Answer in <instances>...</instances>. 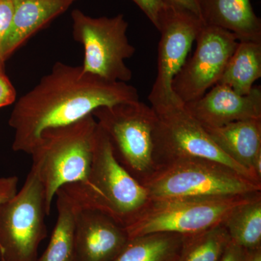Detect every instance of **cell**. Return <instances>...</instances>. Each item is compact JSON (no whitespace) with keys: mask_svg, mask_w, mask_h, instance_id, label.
<instances>
[{"mask_svg":"<svg viewBox=\"0 0 261 261\" xmlns=\"http://www.w3.org/2000/svg\"><path fill=\"white\" fill-rule=\"evenodd\" d=\"M261 77V42L241 41L216 84L229 87L241 95L248 94Z\"/></svg>","mask_w":261,"mask_h":261,"instance_id":"17","label":"cell"},{"mask_svg":"<svg viewBox=\"0 0 261 261\" xmlns=\"http://www.w3.org/2000/svg\"><path fill=\"white\" fill-rule=\"evenodd\" d=\"M92 116L107 135L118 162L143 185L155 171L153 108L138 100L99 108Z\"/></svg>","mask_w":261,"mask_h":261,"instance_id":"5","label":"cell"},{"mask_svg":"<svg viewBox=\"0 0 261 261\" xmlns=\"http://www.w3.org/2000/svg\"><path fill=\"white\" fill-rule=\"evenodd\" d=\"M16 100V90L4 70H0V108L6 107Z\"/></svg>","mask_w":261,"mask_h":261,"instance_id":"24","label":"cell"},{"mask_svg":"<svg viewBox=\"0 0 261 261\" xmlns=\"http://www.w3.org/2000/svg\"><path fill=\"white\" fill-rule=\"evenodd\" d=\"M47 216L44 187L31 168L23 187L0 205V261H37Z\"/></svg>","mask_w":261,"mask_h":261,"instance_id":"7","label":"cell"},{"mask_svg":"<svg viewBox=\"0 0 261 261\" xmlns=\"http://www.w3.org/2000/svg\"><path fill=\"white\" fill-rule=\"evenodd\" d=\"M151 200L192 197H245L261 185L232 168L204 159H185L158 168L143 184Z\"/></svg>","mask_w":261,"mask_h":261,"instance_id":"4","label":"cell"},{"mask_svg":"<svg viewBox=\"0 0 261 261\" xmlns=\"http://www.w3.org/2000/svg\"><path fill=\"white\" fill-rule=\"evenodd\" d=\"M185 106L203 126L218 127L243 120H261V89L253 87L241 95L229 87L216 84L208 92Z\"/></svg>","mask_w":261,"mask_h":261,"instance_id":"13","label":"cell"},{"mask_svg":"<svg viewBox=\"0 0 261 261\" xmlns=\"http://www.w3.org/2000/svg\"><path fill=\"white\" fill-rule=\"evenodd\" d=\"M230 241L223 224L195 234L183 236L176 261H219Z\"/></svg>","mask_w":261,"mask_h":261,"instance_id":"21","label":"cell"},{"mask_svg":"<svg viewBox=\"0 0 261 261\" xmlns=\"http://www.w3.org/2000/svg\"><path fill=\"white\" fill-rule=\"evenodd\" d=\"M153 110L157 116L153 130L155 171L178 160L204 159L226 165L257 183L251 173L230 159L215 144L200 122L189 112L185 103Z\"/></svg>","mask_w":261,"mask_h":261,"instance_id":"9","label":"cell"},{"mask_svg":"<svg viewBox=\"0 0 261 261\" xmlns=\"http://www.w3.org/2000/svg\"><path fill=\"white\" fill-rule=\"evenodd\" d=\"M13 15L9 32L0 49V68L34 34L65 13L69 0H13Z\"/></svg>","mask_w":261,"mask_h":261,"instance_id":"14","label":"cell"},{"mask_svg":"<svg viewBox=\"0 0 261 261\" xmlns=\"http://www.w3.org/2000/svg\"><path fill=\"white\" fill-rule=\"evenodd\" d=\"M57 198L56 224L47 248L37 261H74L75 216L77 207L61 189Z\"/></svg>","mask_w":261,"mask_h":261,"instance_id":"18","label":"cell"},{"mask_svg":"<svg viewBox=\"0 0 261 261\" xmlns=\"http://www.w3.org/2000/svg\"><path fill=\"white\" fill-rule=\"evenodd\" d=\"M132 1L145 13L154 27L159 29L161 15L168 5L165 3L164 0H132Z\"/></svg>","mask_w":261,"mask_h":261,"instance_id":"22","label":"cell"},{"mask_svg":"<svg viewBox=\"0 0 261 261\" xmlns=\"http://www.w3.org/2000/svg\"><path fill=\"white\" fill-rule=\"evenodd\" d=\"M138 100L134 86L58 62L15 102L8 121L15 132L12 147L30 154L44 130L71 124L99 108Z\"/></svg>","mask_w":261,"mask_h":261,"instance_id":"1","label":"cell"},{"mask_svg":"<svg viewBox=\"0 0 261 261\" xmlns=\"http://www.w3.org/2000/svg\"><path fill=\"white\" fill-rule=\"evenodd\" d=\"M61 189L77 208L99 211L125 228L138 219L151 200L145 187L118 162L98 124L88 175Z\"/></svg>","mask_w":261,"mask_h":261,"instance_id":"2","label":"cell"},{"mask_svg":"<svg viewBox=\"0 0 261 261\" xmlns=\"http://www.w3.org/2000/svg\"><path fill=\"white\" fill-rule=\"evenodd\" d=\"M250 251L230 241L219 261H248Z\"/></svg>","mask_w":261,"mask_h":261,"instance_id":"26","label":"cell"},{"mask_svg":"<svg viewBox=\"0 0 261 261\" xmlns=\"http://www.w3.org/2000/svg\"><path fill=\"white\" fill-rule=\"evenodd\" d=\"M196 49L173 79V93L187 103L200 99L219 82L239 41L231 32L204 24Z\"/></svg>","mask_w":261,"mask_h":261,"instance_id":"11","label":"cell"},{"mask_svg":"<svg viewBox=\"0 0 261 261\" xmlns=\"http://www.w3.org/2000/svg\"><path fill=\"white\" fill-rule=\"evenodd\" d=\"M71 18L73 37L84 48V71L111 82H129L133 73L126 61L136 49L127 37L123 15L93 18L75 9Z\"/></svg>","mask_w":261,"mask_h":261,"instance_id":"8","label":"cell"},{"mask_svg":"<svg viewBox=\"0 0 261 261\" xmlns=\"http://www.w3.org/2000/svg\"><path fill=\"white\" fill-rule=\"evenodd\" d=\"M199 4L206 25L231 32L239 42H261V20L251 0H199Z\"/></svg>","mask_w":261,"mask_h":261,"instance_id":"15","label":"cell"},{"mask_svg":"<svg viewBox=\"0 0 261 261\" xmlns=\"http://www.w3.org/2000/svg\"><path fill=\"white\" fill-rule=\"evenodd\" d=\"M97 128L91 114L71 124L44 130L33 149L32 168L44 187L49 216L58 190L88 175Z\"/></svg>","mask_w":261,"mask_h":261,"instance_id":"3","label":"cell"},{"mask_svg":"<svg viewBox=\"0 0 261 261\" xmlns=\"http://www.w3.org/2000/svg\"><path fill=\"white\" fill-rule=\"evenodd\" d=\"M69 1H71L72 3H73V2L75 1V0H69Z\"/></svg>","mask_w":261,"mask_h":261,"instance_id":"29","label":"cell"},{"mask_svg":"<svg viewBox=\"0 0 261 261\" xmlns=\"http://www.w3.org/2000/svg\"><path fill=\"white\" fill-rule=\"evenodd\" d=\"M215 144L234 162L253 173L255 160L261 154V120L231 122L218 127L203 126Z\"/></svg>","mask_w":261,"mask_h":261,"instance_id":"16","label":"cell"},{"mask_svg":"<svg viewBox=\"0 0 261 261\" xmlns=\"http://www.w3.org/2000/svg\"><path fill=\"white\" fill-rule=\"evenodd\" d=\"M128 240L126 228L107 215L77 208L74 261H112Z\"/></svg>","mask_w":261,"mask_h":261,"instance_id":"12","label":"cell"},{"mask_svg":"<svg viewBox=\"0 0 261 261\" xmlns=\"http://www.w3.org/2000/svg\"><path fill=\"white\" fill-rule=\"evenodd\" d=\"M248 261H261V249L250 251Z\"/></svg>","mask_w":261,"mask_h":261,"instance_id":"28","label":"cell"},{"mask_svg":"<svg viewBox=\"0 0 261 261\" xmlns=\"http://www.w3.org/2000/svg\"><path fill=\"white\" fill-rule=\"evenodd\" d=\"M223 225L233 243L248 251L261 249V192L235 207Z\"/></svg>","mask_w":261,"mask_h":261,"instance_id":"19","label":"cell"},{"mask_svg":"<svg viewBox=\"0 0 261 261\" xmlns=\"http://www.w3.org/2000/svg\"><path fill=\"white\" fill-rule=\"evenodd\" d=\"M18 178L15 176L0 177V205L11 199L18 192Z\"/></svg>","mask_w":261,"mask_h":261,"instance_id":"25","label":"cell"},{"mask_svg":"<svg viewBox=\"0 0 261 261\" xmlns=\"http://www.w3.org/2000/svg\"><path fill=\"white\" fill-rule=\"evenodd\" d=\"M164 1L170 6L187 10L202 19L199 0H164Z\"/></svg>","mask_w":261,"mask_h":261,"instance_id":"27","label":"cell"},{"mask_svg":"<svg viewBox=\"0 0 261 261\" xmlns=\"http://www.w3.org/2000/svg\"><path fill=\"white\" fill-rule=\"evenodd\" d=\"M204 24L200 17L187 10L167 5L163 12L158 29L161 39L157 76L148 96L153 109L182 102L173 93L172 82Z\"/></svg>","mask_w":261,"mask_h":261,"instance_id":"10","label":"cell"},{"mask_svg":"<svg viewBox=\"0 0 261 261\" xmlns=\"http://www.w3.org/2000/svg\"><path fill=\"white\" fill-rule=\"evenodd\" d=\"M183 236L174 233H154L129 239L112 261H176Z\"/></svg>","mask_w":261,"mask_h":261,"instance_id":"20","label":"cell"},{"mask_svg":"<svg viewBox=\"0 0 261 261\" xmlns=\"http://www.w3.org/2000/svg\"><path fill=\"white\" fill-rule=\"evenodd\" d=\"M255 195L150 200L138 219L125 228L129 239L154 233L195 234L223 224L235 207Z\"/></svg>","mask_w":261,"mask_h":261,"instance_id":"6","label":"cell"},{"mask_svg":"<svg viewBox=\"0 0 261 261\" xmlns=\"http://www.w3.org/2000/svg\"><path fill=\"white\" fill-rule=\"evenodd\" d=\"M13 15V0H0V49L9 32ZM0 70L4 69L0 68Z\"/></svg>","mask_w":261,"mask_h":261,"instance_id":"23","label":"cell"}]
</instances>
